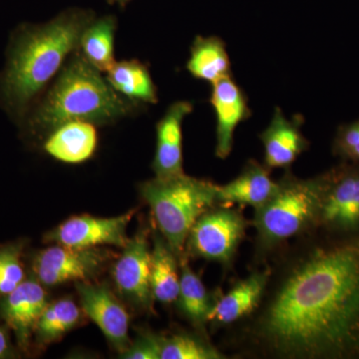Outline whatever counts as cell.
Listing matches in <instances>:
<instances>
[{
  "label": "cell",
  "mask_w": 359,
  "mask_h": 359,
  "mask_svg": "<svg viewBox=\"0 0 359 359\" xmlns=\"http://www.w3.org/2000/svg\"><path fill=\"white\" fill-rule=\"evenodd\" d=\"M118 20L113 14L92 21L80 39L79 50L90 65L106 73L116 63L115 36Z\"/></svg>",
  "instance_id": "44dd1931"
},
{
  "label": "cell",
  "mask_w": 359,
  "mask_h": 359,
  "mask_svg": "<svg viewBox=\"0 0 359 359\" xmlns=\"http://www.w3.org/2000/svg\"><path fill=\"white\" fill-rule=\"evenodd\" d=\"M269 275V268L255 271L236 283L228 294L218 297L208 316V323L214 330L230 327L254 313L262 301Z\"/></svg>",
  "instance_id": "2e32d148"
},
{
  "label": "cell",
  "mask_w": 359,
  "mask_h": 359,
  "mask_svg": "<svg viewBox=\"0 0 359 359\" xmlns=\"http://www.w3.org/2000/svg\"><path fill=\"white\" fill-rule=\"evenodd\" d=\"M80 320L81 311L71 299L48 304L35 328V339L40 346H47L76 327Z\"/></svg>",
  "instance_id": "cb8c5ba5"
},
{
  "label": "cell",
  "mask_w": 359,
  "mask_h": 359,
  "mask_svg": "<svg viewBox=\"0 0 359 359\" xmlns=\"http://www.w3.org/2000/svg\"><path fill=\"white\" fill-rule=\"evenodd\" d=\"M106 78L116 92L129 100L146 106L159 101L150 70L138 59L116 61L106 72Z\"/></svg>",
  "instance_id": "d6986e66"
},
{
  "label": "cell",
  "mask_w": 359,
  "mask_h": 359,
  "mask_svg": "<svg viewBox=\"0 0 359 359\" xmlns=\"http://www.w3.org/2000/svg\"><path fill=\"white\" fill-rule=\"evenodd\" d=\"M224 358L216 347L207 340L188 334L162 337L161 359H221Z\"/></svg>",
  "instance_id": "d4e9b609"
},
{
  "label": "cell",
  "mask_w": 359,
  "mask_h": 359,
  "mask_svg": "<svg viewBox=\"0 0 359 359\" xmlns=\"http://www.w3.org/2000/svg\"><path fill=\"white\" fill-rule=\"evenodd\" d=\"M116 287L137 308L150 309L154 299L151 289V249L148 231L141 229L129 238L113 269Z\"/></svg>",
  "instance_id": "30bf717a"
},
{
  "label": "cell",
  "mask_w": 359,
  "mask_h": 359,
  "mask_svg": "<svg viewBox=\"0 0 359 359\" xmlns=\"http://www.w3.org/2000/svg\"><path fill=\"white\" fill-rule=\"evenodd\" d=\"M247 226L242 212L215 205L194 224L187 238V252L190 256L230 266Z\"/></svg>",
  "instance_id": "52a82bcc"
},
{
  "label": "cell",
  "mask_w": 359,
  "mask_h": 359,
  "mask_svg": "<svg viewBox=\"0 0 359 359\" xmlns=\"http://www.w3.org/2000/svg\"><path fill=\"white\" fill-rule=\"evenodd\" d=\"M151 289L154 299L162 304L178 301V257L164 237L158 233H155L154 245L151 250Z\"/></svg>",
  "instance_id": "7402d4cb"
},
{
  "label": "cell",
  "mask_w": 359,
  "mask_h": 359,
  "mask_svg": "<svg viewBox=\"0 0 359 359\" xmlns=\"http://www.w3.org/2000/svg\"><path fill=\"white\" fill-rule=\"evenodd\" d=\"M318 229L334 236L359 233V162H341L323 173Z\"/></svg>",
  "instance_id": "8992f818"
},
{
  "label": "cell",
  "mask_w": 359,
  "mask_h": 359,
  "mask_svg": "<svg viewBox=\"0 0 359 359\" xmlns=\"http://www.w3.org/2000/svg\"><path fill=\"white\" fill-rule=\"evenodd\" d=\"M15 355L6 328L0 327V359L14 358Z\"/></svg>",
  "instance_id": "f1b7e54d"
},
{
  "label": "cell",
  "mask_w": 359,
  "mask_h": 359,
  "mask_svg": "<svg viewBox=\"0 0 359 359\" xmlns=\"http://www.w3.org/2000/svg\"><path fill=\"white\" fill-rule=\"evenodd\" d=\"M82 309L120 354L131 346L129 314L106 285L79 282L76 285Z\"/></svg>",
  "instance_id": "8fae6325"
},
{
  "label": "cell",
  "mask_w": 359,
  "mask_h": 359,
  "mask_svg": "<svg viewBox=\"0 0 359 359\" xmlns=\"http://www.w3.org/2000/svg\"><path fill=\"white\" fill-rule=\"evenodd\" d=\"M23 241L0 245V297L11 294L25 280Z\"/></svg>",
  "instance_id": "484cf974"
},
{
  "label": "cell",
  "mask_w": 359,
  "mask_h": 359,
  "mask_svg": "<svg viewBox=\"0 0 359 359\" xmlns=\"http://www.w3.org/2000/svg\"><path fill=\"white\" fill-rule=\"evenodd\" d=\"M109 250L99 247L54 245L40 250L32 259L34 278L48 287L68 282H86L100 273L109 261Z\"/></svg>",
  "instance_id": "ba28073f"
},
{
  "label": "cell",
  "mask_w": 359,
  "mask_h": 359,
  "mask_svg": "<svg viewBox=\"0 0 359 359\" xmlns=\"http://www.w3.org/2000/svg\"><path fill=\"white\" fill-rule=\"evenodd\" d=\"M96 126L80 120L63 123L42 139V149L59 162L82 164L95 154L98 146Z\"/></svg>",
  "instance_id": "e0dca14e"
},
{
  "label": "cell",
  "mask_w": 359,
  "mask_h": 359,
  "mask_svg": "<svg viewBox=\"0 0 359 359\" xmlns=\"http://www.w3.org/2000/svg\"><path fill=\"white\" fill-rule=\"evenodd\" d=\"M302 120L287 119L280 107L273 111L269 126L259 135L264 150V165L269 170H289L297 158L309 148L302 132Z\"/></svg>",
  "instance_id": "9a60e30c"
},
{
  "label": "cell",
  "mask_w": 359,
  "mask_h": 359,
  "mask_svg": "<svg viewBox=\"0 0 359 359\" xmlns=\"http://www.w3.org/2000/svg\"><path fill=\"white\" fill-rule=\"evenodd\" d=\"M47 304L46 292L36 278L25 280L0 302V318L15 335L22 351H27L35 328Z\"/></svg>",
  "instance_id": "7c38bea8"
},
{
  "label": "cell",
  "mask_w": 359,
  "mask_h": 359,
  "mask_svg": "<svg viewBox=\"0 0 359 359\" xmlns=\"http://www.w3.org/2000/svg\"><path fill=\"white\" fill-rule=\"evenodd\" d=\"M299 238L229 342L252 358L359 359V233Z\"/></svg>",
  "instance_id": "6da1fadb"
},
{
  "label": "cell",
  "mask_w": 359,
  "mask_h": 359,
  "mask_svg": "<svg viewBox=\"0 0 359 359\" xmlns=\"http://www.w3.org/2000/svg\"><path fill=\"white\" fill-rule=\"evenodd\" d=\"M181 268L178 297L180 308L196 327L204 330L208 325V316L218 295L215 297L208 292L202 280L183 259H181Z\"/></svg>",
  "instance_id": "603a6c76"
},
{
  "label": "cell",
  "mask_w": 359,
  "mask_h": 359,
  "mask_svg": "<svg viewBox=\"0 0 359 359\" xmlns=\"http://www.w3.org/2000/svg\"><path fill=\"white\" fill-rule=\"evenodd\" d=\"M131 1L132 0H107V2L110 4V6H117L122 9H124L125 7L128 6Z\"/></svg>",
  "instance_id": "f546056e"
},
{
  "label": "cell",
  "mask_w": 359,
  "mask_h": 359,
  "mask_svg": "<svg viewBox=\"0 0 359 359\" xmlns=\"http://www.w3.org/2000/svg\"><path fill=\"white\" fill-rule=\"evenodd\" d=\"M323 190V174L299 179L290 169L285 170L275 195L255 210L252 224L259 256H266L292 238L318 229Z\"/></svg>",
  "instance_id": "277c9868"
},
{
  "label": "cell",
  "mask_w": 359,
  "mask_h": 359,
  "mask_svg": "<svg viewBox=\"0 0 359 359\" xmlns=\"http://www.w3.org/2000/svg\"><path fill=\"white\" fill-rule=\"evenodd\" d=\"M210 97L216 114V156L224 160L230 156L233 147V135L241 123L249 119L252 111L244 90L233 77H224L211 85Z\"/></svg>",
  "instance_id": "4fadbf2b"
},
{
  "label": "cell",
  "mask_w": 359,
  "mask_h": 359,
  "mask_svg": "<svg viewBox=\"0 0 359 359\" xmlns=\"http://www.w3.org/2000/svg\"><path fill=\"white\" fill-rule=\"evenodd\" d=\"M332 150L340 161L359 162V119L339 127Z\"/></svg>",
  "instance_id": "4316f807"
},
{
  "label": "cell",
  "mask_w": 359,
  "mask_h": 359,
  "mask_svg": "<svg viewBox=\"0 0 359 359\" xmlns=\"http://www.w3.org/2000/svg\"><path fill=\"white\" fill-rule=\"evenodd\" d=\"M187 70L196 79L211 85L231 76L230 56L223 40L217 36H200L194 39Z\"/></svg>",
  "instance_id": "ffe728a7"
},
{
  "label": "cell",
  "mask_w": 359,
  "mask_h": 359,
  "mask_svg": "<svg viewBox=\"0 0 359 359\" xmlns=\"http://www.w3.org/2000/svg\"><path fill=\"white\" fill-rule=\"evenodd\" d=\"M140 192L152 210L161 235L181 261L194 224L218 205L217 185L183 174L171 178L155 177L142 184Z\"/></svg>",
  "instance_id": "5b68a950"
},
{
  "label": "cell",
  "mask_w": 359,
  "mask_h": 359,
  "mask_svg": "<svg viewBox=\"0 0 359 359\" xmlns=\"http://www.w3.org/2000/svg\"><path fill=\"white\" fill-rule=\"evenodd\" d=\"M278 188V182L271 177V170L257 161L250 160L240 175L228 184L217 185L218 205H252L254 209L268 202Z\"/></svg>",
  "instance_id": "ac0fdd59"
},
{
  "label": "cell",
  "mask_w": 359,
  "mask_h": 359,
  "mask_svg": "<svg viewBox=\"0 0 359 359\" xmlns=\"http://www.w3.org/2000/svg\"><path fill=\"white\" fill-rule=\"evenodd\" d=\"M145 106L120 95L77 50L18 127L26 140L39 141L63 123L80 120L105 126L139 114Z\"/></svg>",
  "instance_id": "3957f363"
},
{
  "label": "cell",
  "mask_w": 359,
  "mask_h": 359,
  "mask_svg": "<svg viewBox=\"0 0 359 359\" xmlns=\"http://www.w3.org/2000/svg\"><path fill=\"white\" fill-rule=\"evenodd\" d=\"M95 11L70 7L43 23L23 22L9 35L0 70V109L18 126L79 49Z\"/></svg>",
  "instance_id": "7a4b0ae2"
},
{
  "label": "cell",
  "mask_w": 359,
  "mask_h": 359,
  "mask_svg": "<svg viewBox=\"0 0 359 359\" xmlns=\"http://www.w3.org/2000/svg\"><path fill=\"white\" fill-rule=\"evenodd\" d=\"M162 337L152 332H142L140 337L121 354L127 359H161Z\"/></svg>",
  "instance_id": "83f0119b"
},
{
  "label": "cell",
  "mask_w": 359,
  "mask_h": 359,
  "mask_svg": "<svg viewBox=\"0 0 359 359\" xmlns=\"http://www.w3.org/2000/svg\"><path fill=\"white\" fill-rule=\"evenodd\" d=\"M135 211L115 218L73 217L45 236V241L71 248H94L111 245L124 248L128 243L127 226Z\"/></svg>",
  "instance_id": "9c48e42d"
},
{
  "label": "cell",
  "mask_w": 359,
  "mask_h": 359,
  "mask_svg": "<svg viewBox=\"0 0 359 359\" xmlns=\"http://www.w3.org/2000/svg\"><path fill=\"white\" fill-rule=\"evenodd\" d=\"M194 110L193 103L177 101L156 125V151L152 169L157 178L184 173L183 123Z\"/></svg>",
  "instance_id": "5bb4252c"
}]
</instances>
